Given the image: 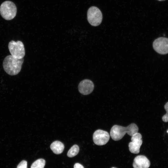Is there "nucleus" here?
Listing matches in <instances>:
<instances>
[{"mask_svg": "<svg viewBox=\"0 0 168 168\" xmlns=\"http://www.w3.org/2000/svg\"><path fill=\"white\" fill-rule=\"evenodd\" d=\"M74 168H84L82 165L79 163H76L74 166Z\"/></svg>", "mask_w": 168, "mask_h": 168, "instance_id": "15", "label": "nucleus"}, {"mask_svg": "<svg viewBox=\"0 0 168 168\" xmlns=\"http://www.w3.org/2000/svg\"><path fill=\"white\" fill-rule=\"evenodd\" d=\"M50 148L54 153L59 154L63 152L64 146L63 143L61 142L56 141L51 143Z\"/></svg>", "mask_w": 168, "mask_h": 168, "instance_id": "11", "label": "nucleus"}, {"mask_svg": "<svg viewBox=\"0 0 168 168\" xmlns=\"http://www.w3.org/2000/svg\"><path fill=\"white\" fill-rule=\"evenodd\" d=\"M167 132L168 133V130L167 131Z\"/></svg>", "mask_w": 168, "mask_h": 168, "instance_id": "19", "label": "nucleus"}, {"mask_svg": "<svg viewBox=\"0 0 168 168\" xmlns=\"http://www.w3.org/2000/svg\"><path fill=\"white\" fill-rule=\"evenodd\" d=\"M27 162L25 160H22L18 165L17 168H27Z\"/></svg>", "mask_w": 168, "mask_h": 168, "instance_id": "14", "label": "nucleus"}, {"mask_svg": "<svg viewBox=\"0 0 168 168\" xmlns=\"http://www.w3.org/2000/svg\"><path fill=\"white\" fill-rule=\"evenodd\" d=\"M142 135L138 132L132 136V142L128 144L129 150L131 152L134 154H138L139 152L140 148L142 143Z\"/></svg>", "mask_w": 168, "mask_h": 168, "instance_id": "8", "label": "nucleus"}, {"mask_svg": "<svg viewBox=\"0 0 168 168\" xmlns=\"http://www.w3.org/2000/svg\"><path fill=\"white\" fill-rule=\"evenodd\" d=\"M155 50L158 53L165 54L168 53V38L159 37L155 40L153 43Z\"/></svg>", "mask_w": 168, "mask_h": 168, "instance_id": "6", "label": "nucleus"}, {"mask_svg": "<svg viewBox=\"0 0 168 168\" xmlns=\"http://www.w3.org/2000/svg\"><path fill=\"white\" fill-rule=\"evenodd\" d=\"M8 48L11 55L14 57L21 59L25 56V53L24 45L21 41H11L8 44Z\"/></svg>", "mask_w": 168, "mask_h": 168, "instance_id": "4", "label": "nucleus"}, {"mask_svg": "<svg viewBox=\"0 0 168 168\" xmlns=\"http://www.w3.org/2000/svg\"><path fill=\"white\" fill-rule=\"evenodd\" d=\"M164 108L166 112V114L168 115V102H167L165 105Z\"/></svg>", "mask_w": 168, "mask_h": 168, "instance_id": "16", "label": "nucleus"}, {"mask_svg": "<svg viewBox=\"0 0 168 168\" xmlns=\"http://www.w3.org/2000/svg\"><path fill=\"white\" fill-rule=\"evenodd\" d=\"M16 12V7L11 1H5L2 2L0 6L1 15L6 20H10L13 19Z\"/></svg>", "mask_w": 168, "mask_h": 168, "instance_id": "3", "label": "nucleus"}, {"mask_svg": "<svg viewBox=\"0 0 168 168\" xmlns=\"http://www.w3.org/2000/svg\"><path fill=\"white\" fill-rule=\"evenodd\" d=\"M79 148L77 145H74L71 147L67 153V156L69 157H72L76 156L79 152Z\"/></svg>", "mask_w": 168, "mask_h": 168, "instance_id": "13", "label": "nucleus"}, {"mask_svg": "<svg viewBox=\"0 0 168 168\" xmlns=\"http://www.w3.org/2000/svg\"><path fill=\"white\" fill-rule=\"evenodd\" d=\"M24 60L17 58L12 55L7 56L3 62L4 71L8 74L14 76L17 74L21 71Z\"/></svg>", "mask_w": 168, "mask_h": 168, "instance_id": "2", "label": "nucleus"}, {"mask_svg": "<svg viewBox=\"0 0 168 168\" xmlns=\"http://www.w3.org/2000/svg\"><path fill=\"white\" fill-rule=\"evenodd\" d=\"M112 168H115V167H112Z\"/></svg>", "mask_w": 168, "mask_h": 168, "instance_id": "18", "label": "nucleus"}, {"mask_svg": "<svg viewBox=\"0 0 168 168\" xmlns=\"http://www.w3.org/2000/svg\"><path fill=\"white\" fill-rule=\"evenodd\" d=\"M87 18L89 23L91 25L95 26H98L102 21V13L97 7H91L88 10Z\"/></svg>", "mask_w": 168, "mask_h": 168, "instance_id": "5", "label": "nucleus"}, {"mask_svg": "<svg viewBox=\"0 0 168 168\" xmlns=\"http://www.w3.org/2000/svg\"><path fill=\"white\" fill-rule=\"evenodd\" d=\"M157 0L161 1H165V0Z\"/></svg>", "mask_w": 168, "mask_h": 168, "instance_id": "17", "label": "nucleus"}, {"mask_svg": "<svg viewBox=\"0 0 168 168\" xmlns=\"http://www.w3.org/2000/svg\"><path fill=\"white\" fill-rule=\"evenodd\" d=\"M138 128L134 123H132L126 127L115 125L111 128L110 131V135L114 140L117 141L121 139L126 133L132 136L138 133Z\"/></svg>", "mask_w": 168, "mask_h": 168, "instance_id": "1", "label": "nucleus"}, {"mask_svg": "<svg viewBox=\"0 0 168 168\" xmlns=\"http://www.w3.org/2000/svg\"><path fill=\"white\" fill-rule=\"evenodd\" d=\"M93 82L89 79H84L81 81L78 86L79 92L83 95H87L91 93L94 89Z\"/></svg>", "mask_w": 168, "mask_h": 168, "instance_id": "9", "label": "nucleus"}, {"mask_svg": "<svg viewBox=\"0 0 168 168\" xmlns=\"http://www.w3.org/2000/svg\"><path fill=\"white\" fill-rule=\"evenodd\" d=\"M110 139V135L106 131L101 129L96 130L93 135V139L94 143L99 146L105 144Z\"/></svg>", "mask_w": 168, "mask_h": 168, "instance_id": "7", "label": "nucleus"}, {"mask_svg": "<svg viewBox=\"0 0 168 168\" xmlns=\"http://www.w3.org/2000/svg\"><path fill=\"white\" fill-rule=\"evenodd\" d=\"M150 162L147 157L144 156L138 155L134 159L133 166V168H148Z\"/></svg>", "mask_w": 168, "mask_h": 168, "instance_id": "10", "label": "nucleus"}, {"mask_svg": "<svg viewBox=\"0 0 168 168\" xmlns=\"http://www.w3.org/2000/svg\"><path fill=\"white\" fill-rule=\"evenodd\" d=\"M45 164V161L44 159H39L32 164L30 168H44Z\"/></svg>", "mask_w": 168, "mask_h": 168, "instance_id": "12", "label": "nucleus"}]
</instances>
